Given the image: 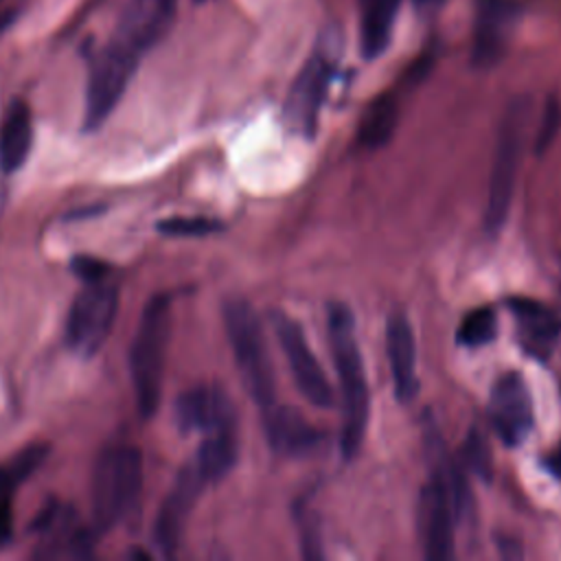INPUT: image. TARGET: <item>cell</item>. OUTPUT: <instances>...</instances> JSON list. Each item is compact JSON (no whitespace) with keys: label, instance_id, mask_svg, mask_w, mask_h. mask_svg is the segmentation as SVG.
<instances>
[{"label":"cell","instance_id":"cell-29","mask_svg":"<svg viewBox=\"0 0 561 561\" xmlns=\"http://www.w3.org/2000/svg\"><path fill=\"white\" fill-rule=\"evenodd\" d=\"M546 469L550 471V476L561 480V443L550 451V456L546 458Z\"/></svg>","mask_w":561,"mask_h":561},{"label":"cell","instance_id":"cell-7","mask_svg":"<svg viewBox=\"0 0 561 561\" xmlns=\"http://www.w3.org/2000/svg\"><path fill=\"white\" fill-rule=\"evenodd\" d=\"M118 311V283L110 276L90 280L75 296L66 318L68 348L79 357H92L105 344Z\"/></svg>","mask_w":561,"mask_h":561},{"label":"cell","instance_id":"cell-11","mask_svg":"<svg viewBox=\"0 0 561 561\" xmlns=\"http://www.w3.org/2000/svg\"><path fill=\"white\" fill-rule=\"evenodd\" d=\"M208 482L204 480L202 471L197 469L195 460H191L175 478L171 491L167 493L153 524V537L158 548L164 554H173L182 541L188 515L202 495V489Z\"/></svg>","mask_w":561,"mask_h":561},{"label":"cell","instance_id":"cell-22","mask_svg":"<svg viewBox=\"0 0 561 561\" xmlns=\"http://www.w3.org/2000/svg\"><path fill=\"white\" fill-rule=\"evenodd\" d=\"M397 118H399V107L397 101L390 94L377 96L368 110L362 116L359 123V145L366 149H379L383 147L397 127Z\"/></svg>","mask_w":561,"mask_h":561},{"label":"cell","instance_id":"cell-32","mask_svg":"<svg viewBox=\"0 0 561 561\" xmlns=\"http://www.w3.org/2000/svg\"><path fill=\"white\" fill-rule=\"evenodd\" d=\"M0 2H2V0H0Z\"/></svg>","mask_w":561,"mask_h":561},{"label":"cell","instance_id":"cell-10","mask_svg":"<svg viewBox=\"0 0 561 561\" xmlns=\"http://www.w3.org/2000/svg\"><path fill=\"white\" fill-rule=\"evenodd\" d=\"M489 419L500 436V440L508 447H517L533 430V399L528 386L519 373H504L497 377L491 388L489 399Z\"/></svg>","mask_w":561,"mask_h":561},{"label":"cell","instance_id":"cell-13","mask_svg":"<svg viewBox=\"0 0 561 561\" xmlns=\"http://www.w3.org/2000/svg\"><path fill=\"white\" fill-rule=\"evenodd\" d=\"M515 22L517 4L513 0H478L471 55L478 68H489L500 61Z\"/></svg>","mask_w":561,"mask_h":561},{"label":"cell","instance_id":"cell-6","mask_svg":"<svg viewBox=\"0 0 561 561\" xmlns=\"http://www.w3.org/2000/svg\"><path fill=\"white\" fill-rule=\"evenodd\" d=\"M432 456V478L421 489L419 495V539L423 554L430 561H447L454 557V535H456V511L451 500V486L447 478V458L436 454L434 443L430 440Z\"/></svg>","mask_w":561,"mask_h":561},{"label":"cell","instance_id":"cell-8","mask_svg":"<svg viewBox=\"0 0 561 561\" xmlns=\"http://www.w3.org/2000/svg\"><path fill=\"white\" fill-rule=\"evenodd\" d=\"M333 70H335V64L327 50H318L305 61L302 70L298 72V77L294 79L287 92L285 107H283L285 123L291 131L305 138L313 136L320 107L327 99V92L333 79Z\"/></svg>","mask_w":561,"mask_h":561},{"label":"cell","instance_id":"cell-25","mask_svg":"<svg viewBox=\"0 0 561 561\" xmlns=\"http://www.w3.org/2000/svg\"><path fill=\"white\" fill-rule=\"evenodd\" d=\"M162 234L171 237H204L221 230V224L210 217H169L156 224Z\"/></svg>","mask_w":561,"mask_h":561},{"label":"cell","instance_id":"cell-3","mask_svg":"<svg viewBox=\"0 0 561 561\" xmlns=\"http://www.w3.org/2000/svg\"><path fill=\"white\" fill-rule=\"evenodd\" d=\"M171 337V298L156 294L140 313L129 351V370L138 414L151 419L162 399L167 346Z\"/></svg>","mask_w":561,"mask_h":561},{"label":"cell","instance_id":"cell-31","mask_svg":"<svg viewBox=\"0 0 561 561\" xmlns=\"http://www.w3.org/2000/svg\"><path fill=\"white\" fill-rule=\"evenodd\" d=\"M419 4H427V7H434V4H440L443 0H416Z\"/></svg>","mask_w":561,"mask_h":561},{"label":"cell","instance_id":"cell-24","mask_svg":"<svg viewBox=\"0 0 561 561\" xmlns=\"http://www.w3.org/2000/svg\"><path fill=\"white\" fill-rule=\"evenodd\" d=\"M462 465L478 478L489 480L493 473V460H491V447L484 438V434L476 427L469 430L465 445H462Z\"/></svg>","mask_w":561,"mask_h":561},{"label":"cell","instance_id":"cell-17","mask_svg":"<svg viewBox=\"0 0 561 561\" xmlns=\"http://www.w3.org/2000/svg\"><path fill=\"white\" fill-rule=\"evenodd\" d=\"M508 309L517 322L522 346L535 357H548L561 331V320L543 302L530 298H511Z\"/></svg>","mask_w":561,"mask_h":561},{"label":"cell","instance_id":"cell-28","mask_svg":"<svg viewBox=\"0 0 561 561\" xmlns=\"http://www.w3.org/2000/svg\"><path fill=\"white\" fill-rule=\"evenodd\" d=\"M497 550L504 559H519L522 557V550H519V543L515 539H508L504 535L497 537Z\"/></svg>","mask_w":561,"mask_h":561},{"label":"cell","instance_id":"cell-23","mask_svg":"<svg viewBox=\"0 0 561 561\" xmlns=\"http://www.w3.org/2000/svg\"><path fill=\"white\" fill-rule=\"evenodd\" d=\"M495 335H497V316L493 307H478L469 311L456 331L458 344L467 348L484 346L493 342Z\"/></svg>","mask_w":561,"mask_h":561},{"label":"cell","instance_id":"cell-16","mask_svg":"<svg viewBox=\"0 0 561 561\" xmlns=\"http://www.w3.org/2000/svg\"><path fill=\"white\" fill-rule=\"evenodd\" d=\"M237 419L232 401L217 386H197L175 401V423L184 432H208L210 427Z\"/></svg>","mask_w":561,"mask_h":561},{"label":"cell","instance_id":"cell-1","mask_svg":"<svg viewBox=\"0 0 561 561\" xmlns=\"http://www.w3.org/2000/svg\"><path fill=\"white\" fill-rule=\"evenodd\" d=\"M327 329H329V348L335 366L340 399H342V430H340V449L344 458H353L366 434L368 425V379L364 368L362 348L355 335L353 311L344 302H331L327 309Z\"/></svg>","mask_w":561,"mask_h":561},{"label":"cell","instance_id":"cell-2","mask_svg":"<svg viewBox=\"0 0 561 561\" xmlns=\"http://www.w3.org/2000/svg\"><path fill=\"white\" fill-rule=\"evenodd\" d=\"M142 489V454L129 443L101 449L90 478L94 530H112L136 506Z\"/></svg>","mask_w":561,"mask_h":561},{"label":"cell","instance_id":"cell-14","mask_svg":"<svg viewBox=\"0 0 561 561\" xmlns=\"http://www.w3.org/2000/svg\"><path fill=\"white\" fill-rule=\"evenodd\" d=\"M386 353L394 381V394L401 403H410L419 394L416 342L403 313H390L386 322Z\"/></svg>","mask_w":561,"mask_h":561},{"label":"cell","instance_id":"cell-26","mask_svg":"<svg viewBox=\"0 0 561 561\" xmlns=\"http://www.w3.org/2000/svg\"><path fill=\"white\" fill-rule=\"evenodd\" d=\"M559 125H561V110H559V103L554 99H550L546 103V110L541 114V123L537 125V131H535V153L541 156L554 140L557 131H559Z\"/></svg>","mask_w":561,"mask_h":561},{"label":"cell","instance_id":"cell-30","mask_svg":"<svg viewBox=\"0 0 561 561\" xmlns=\"http://www.w3.org/2000/svg\"><path fill=\"white\" fill-rule=\"evenodd\" d=\"M13 18H15V15H13L11 11H7V13H0V35H2V33L9 28V24L13 22Z\"/></svg>","mask_w":561,"mask_h":561},{"label":"cell","instance_id":"cell-5","mask_svg":"<svg viewBox=\"0 0 561 561\" xmlns=\"http://www.w3.org/2000/svg\"><path fill=\"white\" fill-rule=\"evenodd\" d=\"M224 324L248 394L261 410L272 408L276 403V377L259 313L248 300L230 298L224 305Z\"/></svg>","mask_w":561,"mask_h":561},{"label":"cell","instance_id":"cell-9","mask_svg":"<svg viewBox=\"0 0 561 561\" xmlns=\"http://www.w3.org/2000/svg\"><path fill=\"white\" fill-rule=\"evenodd\" d=\"M272 322H274L278 344L283 348V355L289 364L291 377H294L300 394L316 408H331L333 390L324 377V370H322L316 353L311 351V346L305 337L302 327L285 313H274Z\"/></svg>","mask_w":561,"mask_h":561},{"label":"cell","instance_id":"cell-21","mask_svg":"<svg viewBox=\"0 0 561 561\" xmlns=\"http://www.w3.org/2000/svg\"><path fill=\"white\" fill-rule=\"evenodd\" d=\"M399 4L401 0H362L359 46L366 59H375L388 48Z\"/></svg>","mask_w":561,"mask_h":561},{"label":"cell","instance_id":"cell-18","mask_svg":"<svg viewBox=\"0 0 561 561\" xmlns=\"http://www.w3.org/2000/svg\"><path fill=\"white\" fill-rule=\"evenodd\" d=\"M48 445L33 443L0 465V548L13 537V497L20 484L44 462Z\"/></svg>","mask_w":561,"mask_h":561},{"label":"cell","instance_id":"cell-27","mask_svg":"<svg viewBox=\"0 0 561 561\" xmlns=\"http://www.w3.org/2000/svg\"><path fill=\"white\" fill-rule=\"evenodd\" d=\"M72 270L75 274L83 280V283H90V280H99V278H105L110 274V265L103 263V261H96L92 256H77L72 261Z\"/></svg>","mask_w":561,"mask_h":561},{"label":"cell","instance_id":"cell-12","mask_svg":"<svg viewBox=\"0 0 561 561\" xmlns=\"http://www.w3.org/2000/svg\"><path fill=\"white\" fill-rule=\"evenodd\" d=\"M37 530V557L39 559H59V557H88L92 548L90 530L79 524L72 506L53 504L42 511L33 524Z\"/></svg>","mask_w":561,"mask_h":561},{"label":"cell","instance_id":"cell-20","mask_svg":"<svg viewBox=\"0 0 561 561\" xmlns=\"http://www.w3.org/2000/svg\"><path fill=\"white\" fill-rule=\"evenodd\" d=\"M237 460V419L224 421L202 434V443L195 456V465L204 480L219 482L228 476Z\"/></svg>","mask_w":561,"mask_h":561},{"label":"cell","instance_id":"cell-4","mask_svg":"<svg viewBox=\"0 0 561 561\" xmlns=\"http://www.w3.org/2000/svg\"><path fill=\"white\" fill-rule=\"evenodd\" d=\"M533 110L535 105L530 96L526 94L515 96L508 103L500 123L491 180H489L486 210H484V230L491 237H495L502 230L511 213L517 173H519L526 140H528V129L533 125Z\"/></svg>","mask_w":561,"mask_h":561},{"label":"cell","instance_id":"cell-19","mask_svg":"<svg viewBox=\"0 0 561 561\" xmlns=\"http://www.w3.org/2000/svg\"><path fill=\"white\" fill-rule=\"evenodd\" d=\"M33 145V116L31 107L15 99L0 121V169L2 173H15L28 158Z\"/></svg>","mask_w":561,"mask_h":561},{"label":"cell","instance_id":"cell-15","mask_svg":"<svg viewBox=\"0 0 561 561\" xmlns=\"http://www.w3.org/2000/svg\"><path fill=\"white\" fill-rule=\"evenodd\" d=\"M263 427L270 447L283 456H305L311 454L322 434L307 423V419L289 405H272L263 410Z\"/></svg>","mask_w":561,"mask_h":561}]
</instances>
